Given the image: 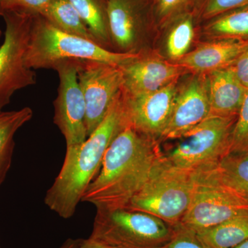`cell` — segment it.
I'll list each match as a JSON object with an SVG mask.
<instances>
[{
    "mask_svg": "<svg viewBox=\"0 0 248 248\" xmlns=\"http://www.w3.org/2000/svg\"><path fill=\"white\" fill-rule=\"evenodd\" d=\"M126 125L122 89L105 118L86 141L66 147L62 169L45 197L51 211L65 219L73 217L88 186L99 172L108 148Z\"/></svg>",
    "mask_w": 248,
    "mask_h": 248,
    "instance_id": "7a4b0ae2",
    "label": "cell"
},
{
    "mask_svg": "<svg viewBox=\"0 0 248 248\" xmlns=\"http://www.w3.org/2000/svg\"><path fill=\"white\" fill-rule=\"evenodd\" d=\"M230 153H248V90L233 130Z\"/></svg>",
    "mask_w": 248,
    "mask_h": 248,
    "instance_id": "d4e9b609",
    "label": "cell"
},
{
    "mask_svg": "<svg viewBox=\"0 0 248 248\" xmlns=\"http://www.w3.org/2000/svg\"><path fill=\"white\" fill-rule=\"evenodd\" d=\"M220 181L248 205V153L227 154L215 166Z\"/></svg>",
    "mask_w": 248,
    "mask_h": 248,
    "instance_id": "44dd1931",
    "label": "cell"
},
{
    "mask_svg": "<svg viewBox=\"0 0 248 248\" xmlns=\"http://www.w3.org/2000/svg\"><path fill=\"white\" fill-rule=\"evenodd\" d=\"M210 115L208 79L204 73H189L178 89L170 118L159 142L178 140Z\"/></svg>",
    "mask_w": 248,
    "mask_h": 248,
    "instance_id": "4fadbf2b",
    "label": "cell"
},
{
    "mask_svg": "<svg viewBox=\"0 0 248 248\" xmlns=\"http://www.w3.org/2000/svg\"><path fill=\"white\" fill-rule=\"evenodd\" d=\"M202 0H152L153 17L157 31L176 18L189 13H197Z\"/></svg>",
    "mask_w": 248,
    "mask_h": 248,
    "instance_id": "cb8c5ba5",
    "label": "cell"
},
{
    "mask_svg": "<svg viewBox=\"0 0 248 248\" xmlns=\"http://www.w3.org/2000/svg\"><path fill=\"white\" fill-rule=\"evenodd\" d=\"M205 22L202 33L210 40L248 39V5L227 11Z\"/></svg>",
    "mask_w": 248,
    "mask_h": 248,
    "instance_id": "ffe728a7",
    "label": "cell"
},
{
    "mask_svg": "<svg viewBox=\"0 0 248 248\" xmlns=\"http://www.w3.org/2000/svg\"><path fill=\"white\" fill-rule=\"evenodd\" d=\"M247 50L248 39H213L190 50L184 58L173 63L190 73L208 74L232 66Z\"/></svg>",
    "mask_w": 248,
    "mask_h": 248,
    "instance_id": "9a60e30c",
    "label": "cell"
},
{
    "mask_svg": "<svg viewBox=\"0 0 248 248\" xmlns=\"http://www.w3.org/2000/svg\"><path fill=\"white\" fill-rule=\"evenodd\" d=\"M33 16L13 12L0 14L6 24L4 42L0 46V112L17 91L36 84L35 71L25 63Z\"/></svg>",
    "mask_w": 248,
    "mask_h": 248,
    "instance_id": "ba28073f",
    "label": "cell"
},
{
    "mask_svg": "<svg viewBox=\"0 0 248 248\" xmlns=\"http://www.w3.org/2000/svg\"><path fill=\"white\" fill-rule=\"evenodd\" d=\"M140 55L107 50L93 41L60 30L37 15L32 18L25 63L34 71L54 70L70 60H94L121 66Z\"/></svg>",
    "mask_w": 248,
    "mask_h": 248,
    "instance_id": "3957f363",
    "label": "cell"
},
{
    "mask_svg": "<svg viewBox=\"0 0 248 248\" xmlns=\"http://www.w3.org/2000/svg\"><path fill=\"white\" fill-rule=\"evenodd\" d=\"M123 90L130 94H149L179 81L189 74L177 63L148 52L121 66Z\"/></svg>",
    "mask_w": 248,
    "mask_h": 248,
    "instance_id": "5bb4252c",
    "label": "cell"
},
{
    "mask_svg": "<svg viewBox=\"0 0 248 248\" xmlns=\"http://www.w3.org/2000/svg\"><path fill=\"white\" fill-rule=\"evenodd\" d=\"M207 75L210 115L238 116L248 92L232 67L210 72Z\"/></svg>",
    "mask_w": 248,
    "mask_h": 248,
    "instance_id": "2e32d148",
    "label": "cell"
},
{
    "mask_svg": "<svg viewBox=\"0 0 248 248\" xmlns=\"http://www.w3.org/2000/svg\"><path fill=\"white\" fill-rule=\"evenodd\" d=\"M161 248H208L202 242L195 231L178 224L175 232Z\"/></svg>",
    "mask_w": 248,
    "mask_h": 248,
    "instance_id": "83f0119b",
    "label": "cell"
},
{
    "mask_svg": "<svg viewBox=\"0 0 248 248\" xmlns=\"http://www.w3.org/2000/svg\"><path fill=\"white\" fill-rule=\"evenodd\" d=\"M78 78L86 104L88 138L102 123L124 85L121 67L94 60H79Z\"/></svg>",
    "mask_w": 248,
    "mask_h": 248,
    "instance_id": "30bf717a",
    "label": "cell"
},
{
    "mask_svg": "<svg viewBox=\"0 0 248 248\" xmlns=\"http://www.w3.org/2000/svg\"><path fill=\"white\" fill-rule=\"evenodd\" d=\"M237 118L209 116L178 139L177 143L164 153L165 159L174 167L187 171L217 164L230 153Z\"/></svg>",
    "mask_w": 248,
    "mask_h": 248,
    "instance_id": "8992f818",
    "label": "cell"
},
{
    "mask_svg": "<svg viewBox=\"0 0 248 248\" xmlns=\"http://www.w3.org/2000/svg\"><path fill=\"white\" fill-rule=\"evenodd\" d=\"M79 248H114L91 239H84Z\"/></svg>",
    "mask_w": 248,
    "mask_h": 248,
    "instance_id": "f546056e",
    "label": "cell"
},
{
    "mask_svg": "<svg viewBox=\"0 0 248 248\" xmlns=\"http://www.w3.org/2000/svg\"><path fill=\"white\" fill-rule=\"evenodd\" d=\"M52 0H2L0 3V14L5 12L17 13L32 16H43Z\"/></svg>",
    "mask_w": 248,
    "mask_h": 248,
    "instance_id": "4316f807",
    "label": "cell"
},
{
    "mask_svg": "<svg viewBox=\"0 0 248 248\" xmlns=\"http://www.w3.org/2000/svg\"><path fill=\"white\" fill-rule=\"evenodd\" d=\"M241 84L248 89V50L232 66Z\"/></svg>",
    "mask_w": 248,
    "mask_h": 248,
    "instance_id": "f1b7e54d",
    "label": "cell"
},
{
    "mask_svg": "<svg viewBox=\"0 0 248 248\" xmlns=\"http://www.w3.org/2000/svg\"><path fill=\"white\" fill-rule=\"evenodd\" d=\"M233 248H248V240Z\"/></svg>",
    "mask_w": 248,
    "mask_h": 248,
    "instance_id": "1f68e13d",
    "label": "cell"
},
{
    "mask_svg": "<svg viewBox=\"0 0 248 248\" xmlns=\"http://www.w3.org/2000/svg\"><path fill=\"white\" fill-rule=\"evenodd\" d=\"M82 19L93 42L111 50L110 34L104 0H69Z\"/></svg>",
    "mask_w": 248,
    "mask_h": 248,
    "instance_id": "7402d4cb",
    "label": "cell"
},
{
    "mask_svg": "<svg viewBox=\"0 0 248 248\" xmlns=\"http://www.w3.org/2000/svg\"><path fill=\"white\" fill-rule=\"evenodd\" d=\"M83 239H67L60 248H79L82 244Z\"/></svg>",
    "mask_w": 248,
    "mask_h": 248,
    "instance_id": "4dcf8cb0",
    "label": "cell"
},
{
    "mask_svg": "<svg viewBox=\"0 0 248 248\" xmlns=\"http://www.w3.org/2000/svg\"><path fill=\"white\" fill-rule=\"evenodd\" d=\"M197 19V13H189L176 18L163 29L166 31L165 52L169 61H179L190 51Z\"/></svg>",
    "mask_w": 248,
    "mask_h": 248,
    "instance_id": "d6986e66",
    "label": "cell"
},
{
    "mask_svg": "<svg viewBox=\"0 0 248 248\" xmlns=\"http://www.w3.org/2000/svg\"><path fill=\"white\" fill-rule=\"evenodd\" d=\"M178 83L149 94L137 95L125 93L122 88L127 124L138 133L159 142L170 118Z\"/></svg>",
    "mask_w": 248,
    "mask_h": 248,
    "instance_id": "7c38bea8",
    "label": "cell"
},
{
    "mask_svg": "<svg viewBox=\"0 0 248 248\" xmlns=\"http://www.w3.org/2000/svg\"><path fill=\"white\" fill-rule=\"evenodd\" d=\"M248 5V0H202L197 17L207 21L231 10Z\"/></svg>",
    "mask_w": 248,
    "mask_h": 248,
    "instance_id": "484cf974",
    "label": "cell"
},
{
    "mask_svg": "<svg viewBox=\"0 0 248 248\" xmlns=\"http://www.w3.org/2000/svg\"><path fill=\"white\" fill-rule=\"evenodd\" d=\"M30 107L0 112V186L4 183L12 164L15 135L32 118Z\"/></svg>",
    "mask_w": 248,
    "mask_h": 248,
    "instance_id": "ac0fdd59",
    "label": "cell"
},
{
    "mask_svg": "<svg viewBox=\"0 0 248 248\" xmlns=\"http://www.w3.org/2000/svg\"><path fill=\"white\" fill-rule=\"evenodd\" d=\"M0 248H1V247H0Z\"/></svg>",
    "mask_w": 248,
    "mask_h": 248,
    "instance_id": "e575fe53",
    "label": "cell"
},
{
    "mask_svg": "<svg viewBox=\"0 0 248 248\" xmlns=\"http://www.w3.org/2000/svg\"><path fill=\"white\" fill-rule=\"evenodd\" d=\"M111 50L143 55L151 51L155 30L152 0H104Z\"/></svg>",
    "mask_w": 248,
    "mask_h": 248,
    "instance_id": "9c48e42d",
    "label": "cell"
},
{
    "mask_svg": "<svg viewBox=\"0 0 248 248\" xmlns=\"http://www.w3.org/2000/svg\"><path fill=\"white\" fill-rule=\"evenodd\" d=\"M162 155L159 141L127 124L111 142L81 202L97 210L127 208Z\"/></svg>",
    "mask_w": 248,
    "mask_h": 248,
    "instance_id": "6da1fadb",
    "label": "cell"
},
{
    "mask_svg": "<svg viewBox=\"0 0 248 248\" xmlns=\"http://www.w3.org/2000/svg\"><path fill=\"white\" fill-rule=\"evenodd\" d=\"M1 36H2V31H1V29H0V40H1Z\"/></svg>",
    "mask_w": 248,
    "mask_h": 248,
    "instance_id": "d6a6232c",
    "label": "cell"
},
{
    "mask_svg": "<svg viewBox=\"0 0 248 248\" xmlns=\"http://www.w3.org/2000/svg\"><path fill=\"white\" fill-rule=\"evenodd\" d=\"M208 248H233L248 240V208L217 226L197 233Z\"/></svg>",
    "mask_w": 248,
    "mask_h": 248,
    "instance_id": "e0dca14e",
    "label": "cell"
},
{
    "mask_svg": "<svg viewBox=\"0 0 248 248\" xmlns=\"http://www.w3.org/2000/svg\"><path fill=\"white\" fill-rule=\"evenodd\" d=\"M1 1H2V0H0V3L1 2Z\"/></svg>",
    "mask_w": 248,
    "mask_h": 248,
    "instance_id": "836d02e7",
    "label": "cell"
},
{
    "mask_svg": "<svg viewBox=\"0 0 248 248\" xmlns=\"http://www.w3.org/2000/svg\"><path fill=\"white\" fill-rule=\"evenodd\" d=\"M193 186L192 171L174 167L163 153L148 181L127 208L150 214L177 226L189 208Z\"/></svg>",
    "mask_w": 248,
    "mask_h": 248,
    "instance_id": "5b68a950",
    "label": "cell"
},
{
    "mask_svg": "<svg viewBox=\"0 0 248 248\" xmlns=\"http://www.w3.org/2000/svg\"><path fill=\"white\" fill-rule=\"evenodd\" d=\"M77 65V60H70L62 62L54 69L58 74L59 86L53 103V122L64 138L66 147L81 144L88 138L86 104Z\"/></svg>",
    "mask_w": 248,
    "mask_h": 248,
    "instance_id": "8fae6325",
    "label": "cell"
},
{
    "mask_svg": "<svg viewBox=\"0 0 248 248\" xmlns=\"http://www.w3.org/2000/svg\"><path fill=\"white\" fill-rule=\"evenodd\" d=\"M174 232L158 217L124 208L97 210L89 238L114 248H161Z\"/></svg>",
    "mask_w": 248,
    "mask_h": 248,
    "instance_id": "277c9868",
    "label": "cell"
},
{
    "mask_svg": "<svg viewBox=\"0 0 248 248\" xmlns=\"http://www.w3.org/2000/svg\"><path fill=\"white\" fill-rule=\"evenodd\" d=\"M215 166L192 171V199L179 224L196 233L216 226L248 208L245 201L220 181Z\"/></svg>",
    "mask_w": 248,
    "mask_h": 248,
    "instance_id": "52a82bcc",
    "label": "cell"
},
{
    "mask_svg": "<svg viewBox=\"0 0 248 248\" xmlns=\"http://www.w3.org/2000/svg\"><path fill=\"white\" fill-rule=\"evenodd\" d=\"M42 16L60 30L93 42L89 30L69 0H52Z\"/></svg>",
    "mask_w": 248,
    "mask_h": 248,
    "instance_id": "603a6c76",
    "label": "cell"
}]
</instances>
